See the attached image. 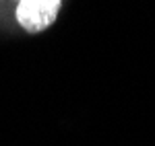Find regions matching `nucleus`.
Segmentation results:
<instances>
[{
	"instance_id": "f257e3e1",
	"label": "nucleus",
	"mask_w": 155,
	"mask_h": 146,
	"mask_svg": "<svg viewBox=\"0 0 155 146\" xmlns=\"http://www.w3.org/2000/svg\"><path fill=\"white\" fill-rule=\"evenodd\" d=\"M60 0H19L17 21L29 33H39L56 21Z\"/></svg>"
}]
</instances>
